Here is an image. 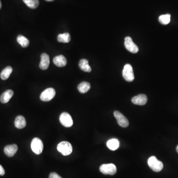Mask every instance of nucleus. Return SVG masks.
<instances>
[{
	"mask_svg": "<svg viewBox=\"0 0 178 178\" xmlns=\"http://www.w3.org/2000/svg\"><path fill=\"white\" fill-rule=\"evenodd\" d=\"M58 151L63 155L71 154L72 152V147L71 143L68 142H61L59 143L57 147Z\"/></svg>",
	"mask_w": 178,
	"mask_h": 178,
	"instance_id": "nucleus-2",
	"label": "nucleus"
},
{
	"mask_svg": "<svg viewBox=\"0 0 178 178\" xmlns=\"http://www.w3.org/2000/svg\"><path fill=\"white\" fill-rule=\"evenodd\" d=\"M23 1L27 7L32 9L36 8L39 5L38 0H23Z\"/></svg>",
	"mask_w": 178,
	"mask_h": 178,
	"instance_id": "nucleus-22",
	"label": "nucleus"
},
{
	"mask_svg": "<svg viewBox=\"0 0 178 178\" xmlns=\"http://www.w3.org/2000/svg\"><path fill=\"white\" fill-rule=\"evenodd\" d=\"M49 55L46 53H43L41 55V61L39 67L42 70H46L48 68L50 65Z\"/></svg>",
	"mask_w": 178,
	"mask_h": 178,
	"instance_id": "nucleus-11",
	"label": "nucleus"
},
{
	"mask_svg": "<svg viewBox=\"0 0 178 178\" xmlns=\"http://www.w3.org/2000/svg\"><path fill=\"white\" fill-rule=\"evenodd\" d=\"M71 35L68 33L60 34L58 36V42L60 43H69L71 41Z\"/></svg>",
	"mask_w": 178,
	"mask_h": 178,
	"instance_id": "nucleus-20",
	"label": "nucleus"
},
{
	"mask_svg": "<svg viewBox=\"0 0 178 178\" xmlns=\"http://www.w3.org/2000/svg\"><path fill=\"white\" fill-rule=\"evenodd\" d=\"M18 150V147L17 144H13L7 145L4 149V152L8 157H13L16 154Z\"/></svg>",
	"mask_w": 178,
	"mask_h": 178,
	"instance_id": "nucleus-12",
	"label": "nucleus"
},
{
	"mask_svg": "<svg viewBox=\"0 0 178 178\" xmlns=\"http://www.w3.org/2000/svg\"><path fill=\"white\" fill-rule=\"evenodd\" d=\"M46 1H48V2H52L53 1H54V0H46Z\"/></svg>",
	"mask_w": 178,
	"mask_h": 178,
	"instance_id": "nucleus-27",
	"label": "nucleus"
},
{
	"mask_svg": "<svg viewBox=\"0 0 178 178\" xmlns=\"http://www.w3.org/2000/svg\"><path fill=\"white\" fill-rule=\"evenodd\" d=\"M158 20L162 24H168L171 21V15L170 14H166L160 15L159 17Z\"/></svg>",
	"mask_w": 178,
	"mask_h": 178,
	"instance_id": "nucleus-23",
	"label": "nucleus"
},
{
	"mask_svg": "<svg viewBox=\"0 0 178 178\" xmlns=\"http://www.w3.org/2000/svg\"><path fill=\"white\" fill-rule=\"evenodd\" d=\"M122 75L125 80L128 82H132L134 80L135 77L131 65L126 64L124 66L122 71Z\"/></svg>",
	"mask_w": 178,
	"mask_h": 178,
	"instance_id": "nucleus-4",
	"label": "nucleus"
},
{
	"mask_svg": "<svg viewBox=\"0 0 178 178\" xmlns=\"http://www.w3.org/2000/svg\"><path fill=\"white\" fill-rule=\"evenodd\" d=\"M176 150H177V152L178 153V145L177 147V148H176Z\"/></svg>",
	"mask_w": 178,
	"mask_h": 178,
	"instance_id": "nucleus-28",
	"label": "nucleus"
},
{
	"mask_svg": "<svg viewBox=\"0 0 178 178\" xmlns=\"http://www.w3.org/2000/svg\"><path fill=\"white\" fill-rule=\"evenodd\" d=\"M79 66L82 71L87 72H90L92 69L90 66L89 65V61L86 59H82L80 60L79 63Z\"/></svg>",
	"mask_w": 178,
	"mask_h": 178,
	"instance_id": "nucleus-16",
	"label": "nucleus"
},
{
	"mask_svg": "<svg viewBox=\"0 0 178 178\" xmlns=\"http://www.w3.org/2000/svg\"><path fill=\"white\" fill-rule=\"evenodd\" d=\"M55 95V91L54 88H49L44 91L40 95V99L43 102H49L52 100Z\"/></svg>",
	"mask_w": 178,
	"mask_h": 178,
	"instance_id": "nucleus-6",
	"label": "nucleus"
},
{
	"mask_svg": "<svg viewBox=\"0 0 178 178\" xmlns=\"http://www.w3.org/2000/svg\"><path fill=\"white\" fill-rule=\"evenodd\" d=\"M12 72H13V68L12 67L9 66L6 67V68H4L1 73L0 77L2 80H7L9 78Z\"/></svg>",
	"mask_w": 178,
	"mask_h": 178,
	"instance_id": "nucleus-18",
	"label": "nucleus"
},
{
	"mask_svg": "<svg viewBox=\"0 0 178 178\" xmlns=\"http://www.w3.org/2000/svg\"><path fill=\"white\" fill-rule=\"evenodd\" d=\"M149 167L155 172H159L163 168V164L161 161L158 160L155 156H151L148 160Z\"/></svg>",
	"mask_w": 178,
	"mask_h": 178,
	"instance_id": "nucleus-1",
	"label": "nucleus"
},
{
	"mask_svg": "<svg viewBox=\"0 0 178 178\" xmlns=\"http://www.w3.org/2000/svg\"><path fill=\"white\" fill-rule=\"evenodd\" d=\"M31 148L35 154H40L43 150V143L40 139L35 138L32 141Z\"/></svg>",
	"mask_w": 178,
	"mask_h": 178,
	"instance_id": "nucleus-3",
	"label": "nucleus"
},
{
	"mask_svg": "<svg viewBox=\"0 0 178 178\" xmlns=\"http://www.w3.org/2000/svg\"><path fill=\"white\" fill-rule=\"evenodd\" d=\"M148 97L144 94H140L132 98V102L134 104L139 106H144L147 103Z\"/></svg>",
	"mask_w": 178,
	"mask_h": 178,
	"instance_id": "nucleus-10",
	"label": "nucleus"
},
{
	"mask_svg": "<svg viewBox=\"0 0 178 178\" xmlns=\"http://www.w3.org/2000/svg\"><path fill=\"white\" fill-rule=\"evenodd\" d=\"M60 121L61 124L65 127H71L73 124L72 117L67 113H63L60 114Z\"/></svg>",
	"mask_w": 178,
	"mask_h": 178,
	"instance_id": "nucleus-7",
	"label": "nucleus"
},
{
	"mask_svg": "<svg viewBox=\"0 0 178 178\" xmlns=\"http://www.w3.org/2000/svg\"><path fill=\"white\" fill-rule=\"evenodd\" d=\"M53 62L57 66L62 67L66 65L67 60L63 55H59L54 58Z\"/></svg>",
	"mask_w": 178,
	"mask_h": 178,
	"instance_id": "nucleus-13",
	"label": "nucleus"
},
{
	"mask_svg": "<svg viewBox=\"0 0 178 178\" xmlns=\"http://www.w3.org/2000/svg\"><path fill=\"white\" fill-rule=\"evenodd\" d=\"M5 174V170L2 165H0V175L3 176Z\"/></svg>",
	"mask_w": 178,
	"mask_h": 178,
	"instance_id": "nucleus-25",
	"label": "nucleus"
},
{
	"mask_svg": "<svg viewBox=\"0 0 178 178\" xmlns=\"http://www.w3.org/2000/svg\"><path fill=\"white\" fill-rule=\"evenodd\" d=\"M17 41L22 48H26L29 45V41L24 36L19 35L17 37Z\"/></svg>",
	"mask_w": 178,
	"mask_h": 178,
	"instance_id": "nucleus-21",
	"label": "nucleus"
},
{
	"mask_svg": "<svg viewBox=\"0 0 178 178\" xmlns=\"http://www.w3.org/2000/svg\"><path fill=\"white\" fill-rule=\"evenodd\" d=\"M100 170L103 174L113 175L116 173L117 168L116 166L112 163L104 164L101 165Z\"/></svg>",
	"mask_w": 178,
	"mask_h": 178,
	"instance_id": "nucleus-5",
	"label": "nucleus"
},
{
	"mask_svg": "<svg viewBox=\"0 0 178 178\" xmlns=\"http://www.w3.org/2000/svg\"><path fill=\"white\" fill-rule=\"evenodd\" d=\"M107 147L111 150H115L119 147V142L116 139H113L108 141Z\"/></svg>",
	"mask_w": 178,
	"mask_h": 178,
	"instance_id": "nucleus-17",
	"label": "nucleus"
},
{
	"mask_svg": "<svg viewBox=\"0 0 178 178\" xmlns=\"http://www.w3.org/2000/svg\"><path fill=\"white\" fill-rule=\"evenodd\" d=\"M90 89V84L87 82H82L78 86V90L80 93L82 94L87 93Z\"/></svg>",
	"mask_w": 178,
	"mask_h": 178,
	"instance_id": "nucleus-19",
	"label": "nucleus"
},
{
	"mask_svg": "<svg viewBox=\"0 0 178 178\" xmlns=\"http://www.w3.org/2000/svg\"><path fill=\"white\" fill-rule=\"evenodd\" d=\"M1 8H2V3H1V1H0V9Z\"/></svg>",
	"mask_w": 178,
	"mask_h": 178,
	"instance_id": "nucleus-26",
	"label": "nucleus"
},
{
	"mask_svg": "<svg viewBox=\"0 0 178 178\" xmlns=\"http://www.w3.org/2000/svg\"><path fill=\"white\" fill-rule=\"evenodd\" d=\"M49 178H62L60 175L55 172L51 173L50 175Z\"/></svg>",
	"mask_w": 178,
	"mask_h": 178,
	"instance_id": "nucleus-24",
	"label": "nucleus"
},
{
	"mask_svg": "<svg viewBox=\"0 0 178 178\" xmlns=\"http://www.w3.org/2000/svg\"><path fill=\"white\" fill-rule=\"evenodd\" d=\"M114 115L117 120V123L122 127L126 128L129 126V122L126 117L118 111L114 112Z\"/></svg>",
	"mask_w": 178,
	"mask_h": 178,
	"instance_id": "nucleus-8",
	"label": "nucleus"
},
{
	"mask_svg": "<svg viewBox=\"0 0 178 178\" xmlns=\"http://www.w3.org/2000/svg\"><path fill=\"white\" fill-rule=\"evenodd\" d=\"M13 92L11 90H8L3 93L0 97V101L3 103H6L9 102L12 97L13 96Z\"/></svg>",
	"mask_w": 178,
	"mask_h": 178,
	"instance_id": "nucleus-14",
	"label": "nucleus"
},
{
	"mask_svg": "<svg viewBox=\"0 0 178 178\" xmlns=\"http://www.w3.org/2000/svg\"><path fill=\"white\" fill-rule=\"evenodd\" d=\"M26 121L24 116L19 115L14 121V125L18 129H22L26 126Z\"/></svg>",
	"mask_w": 178,
	"mask_h": 178,
	"instance_id": "nucleus-15",
	"label": "nucleus"
},
{
	"mask_svg": "<svg viewBox=\"0 0 178 178\" xmlns=\"http://www.w3.org/2000/svg\"><path fill=\"white\" fill-rule=\"evenodd\" d=\"M125 47L127 50L131 53H137L138 52L139 48L133 41L130 37H126L125 39Z\"/></svg>",
	"mask_w": 178,
	"mask_h": 178,
	"instance_id": "nucleus-9",
	"label": "nucleus"
}]
</instances>
